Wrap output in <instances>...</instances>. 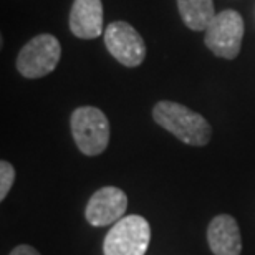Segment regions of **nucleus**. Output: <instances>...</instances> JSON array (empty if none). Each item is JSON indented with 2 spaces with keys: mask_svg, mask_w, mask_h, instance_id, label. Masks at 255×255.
<instances>
[{
  "mask_svg": "<svg viewBox=\"0 0 255 255\" xmlns=\"http://www.w3.org/2000/svg\"><path fill=\"white\" fill-rule=\"evenodd\" d=\"M152 118L161 128L189 146H206L212 137V128L202 115L176 101H157Z\"/></svg>",
  "mask_w": 255,
  "mask_h": 255,
  "instance_id": "f257e3e1",
  "label": "nucleus"
},
{
  "mask_svg": "<svg viewBox=\"0 0 255 255\" xmlns=\"http://www.w3.org/2000/svg\"><path fill=\"white\" fill-rule=\"evenodd\" d=\"M71 134L85 156L101 154L110 142V121L100 108L80 106L71 113Z\"/></svg>",
  "mask_w": 255,
  "mask_h": 255,
  "instance_id": "f03ea898",
  "label": "nucleus"
},
{
  "mask_svg": "<svg viewBox=\"0 0 255 255\" xmlns=\"http://www.w3.org/2000/svg\"><path fill=\"white\" fill-rule=\"evenodd\" d=\"M151 241L149 222L142 216H126L113 224L103 242L105 255H144Z\"/></svg>",
  "mask_w": 255,
  "mask_h": 255,
  "instance_id": "7ed1b4c3",
  "label": "nucleus"
},
{
  "mask_svg": "<svg viewBox=\"0 0 255 255\" xmlns=\"http://www.w3.org/2000/svg\"><path fill=\"white\" fill-rule=\"evenodd\" d=\"M62 58V45L55 35L42 33L23 45L17 57L18 73L30 80L50 75Z\"/></svg>",
  "mask_w": 255,
  "mask_h": 255,
  "instance_id": "20e7f679",
  "label": "nucleus"
},
{
  "mask_svg": "<svg viewBox=\"0 0 255 255\" xmlns=\"http://www.w3.org/2000/svg\"><path fill=\"white\" fill-rule=\"evenodd\" d=\"M244 38V20L236 10L216 13L206 28L204 43L219 58L234 60L241 53Z\"/></svg>",
  "mask_w": 255,
  "mask_h": 255,
  "instance_id": "39448f33",
  "label": "nucleus"
},
{
  "mask_svg": "<svg viewBox=\"0 0 255 255\" xmlns=\"http://www.w3.org/2000/svg\"><path fill=\"white\" fill-rule=\"evenodd\" d=\"M105 47L116 62L128 68L139 66L146 58V43L128 22H113L105 30Z\"/></svg>",
  "mask_w": 255,
  "mask_h": 255,
  "instance_id": "423d86ee",
  "label": "nucleus"
},
{
  "mask_svg": "<svg viewBox=\"0 0 255 255\" xmlns=\"http://www.w3.org/2000/svg\"><path fill=\"white\" fill-rule=\"evenodd\" d=\"M128 209L126 194L115 186H106L90 197L85 209V217L93 227L113 226L125 217Z\"/></svg>",
  "mask_w": 255,
  "mask_h": 255,
  "instance_id": "0eeeda50",
  "label": "nucleus"
},
{
  "mask_svg": "<svg viewBox=\"0 0 255 255\" xmlns=\"http://www.w3.org/2000/svg\"><path fill=\"white\" fill-rule=\"evenodd\" d=\"M70 32L81 40H95L103 32L101 0H75L70 10Z\"/></svg>",
  "mask_w": 255,
  "mask_h": 255,
  "instance_id": "6e6552de",
  "label": "nucleus"
},
{
  "mask_svg": "<svg viewBox=\"0 0 255 255\" xmlns=\"http://www.w3.org/2000/svg\"><path fill=\"white\" fill-rule=\"evenodd\" d=\"M207 242L214 255H241L242 237L237 221L227 214H219L209 222Z\"/></svg>",
  "mask_w": 255,
  "mask_h": 255,
  "instance_id": "1a4fd4ad",
  "label": "nucleus"
},
{
  "mask_svg": "<svg viewBox=\"0 0 255 255\" xmlns=\"http://www.w3.org/2000/svg\"><path fill=\"white\" fill-rule=\"evenodd\" d=\"M177 10L184 25L192 32H206L207 25L216 17L214 0H177Z\"/></svg>",
  "mask_w": 255,
  "mask_h": 255,
  "instance_id": "9d476101",
  "label": "nucleus"
},
{
  "mask_svg": "<svg viewBox=\"0 0 255 255\" xmlns=\"http://www.w3.org/2000/svg\"><path fill=\"white\" fill-rule=\"evenodd\" d=\"M15 182V169L8 161L0 162V199L7 197V194L10 192Z\"/></svg>",
  "mask_w": 255,
  "mask_h": 255,
  "instance_id": "9b49d317",
  "label": "nucleus"
},
{
  "mask_svg": "<svg viewBox=\"0 0 255 255\" xmlns=\"http://www.w3.org/2000/svg\"><path fill=\"white\" fill-rule=\"evenodd\" d=\"M10 255H40V252L37 251L35 247L32 246H27V244H23V246H18L15 247Z\"/></svg>",
  "mask_w": 255,
  "mask_h": 255,
  "instance_id": "f8f14e48",
  "label": "nucleus"
}]
</instances>
